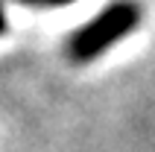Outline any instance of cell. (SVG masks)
<instances>
[{
  "mask_svg": "<svg viewBox=\"0 0 155 152\" xmlns=\"http://www.w3.org/2000/svg\"><path fill=\"white\" fill-rule=\"evenodd\" d=\"M140 24V6L135 0H114L94 18L88 21L82 29L70 35L68 41V59L76 64H88V61L100 59L108 47L126 38V35Z\"/></svg>",
  "mask_w": 155,
  "mask_h": 152,
  "instance_id": "1",
  "label": "cell"
},
{
  "mask_svg": "<svg viewBox=\"0 0 155 152\" xmlns=\"http://www.w3.org/2000/svg\"><path fill=\"white\" fill-rule=\"evenodd\" d=\"M15 3L35 6V9H56V6H68V3H76V0H15Z\"/></svg>",
  "mask_w": 155,
  "mask_h": 152,
  "instance_id": "2",
  "label": "cell"
},
{
  "mask_svg": "<svg viewBox=\"0 0 155 152\" xmlns=\"http://www.w3.org/2000/svg\"><path fill=\"white\" fill-rule=\"evenodd\" d=\"M6 32V15H3V6H0V35Z\"/></svg>",
  "mask_w": 155,
  "mask_h": 152,
  "instance_id": "3",
  "label": "cell"
}]
</instances>
